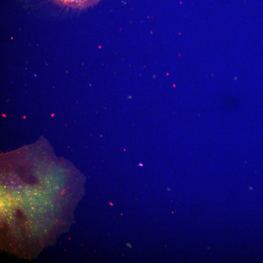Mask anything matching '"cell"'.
I'll return each instance as SVG.
<instances>
[{"label": "cell", "instance_id": "cell-1", "mask_svg": "<svg viewBox=\"0 0 263 263\" xmlns=\"http://www.w3.org/2000/svg\"><path fill=\"white\" fill-rule=\"evenodd\" d=\"M63 2L75 5H86L92 4L99 0H61Z\"/></svg>", "mask_w": 263, "mask_h": 263}]
</instances>
